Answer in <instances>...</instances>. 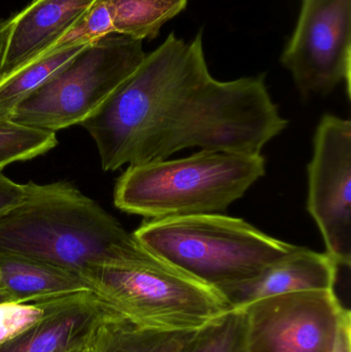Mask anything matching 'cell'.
<instances>
[{"label": "cell", "mask_w": 351, "mask_h": 352, "mask_svg": "<svg viewBox=\"0 0 351 352\" xmlns=\"http://www.w3.org/2000/svg\"><path fill=\"white\" fill-rule=\"evenodd\" d=\"M240 309L247 352H332L344 307L327 289L272 296Z\"/></svg>", "instance_id": "ba28073f"}, {"label": "cell", "mask_w": 351, "mask_h": 352, "mask_svg": "<svg viewBox=\"0 0 351 352\" xmlns=\"http://www.w3.org/2000/svg\"><path fill=\"white\" fill-rule=\"evenodd\" d=\"M80 126L102 170L115 171L185 148L261 154L288 121L264 74L229 82L210 74L199 31L191 41L170 33Z\"/></svg>", "instance_id": "6da1fadb"}, {"label": "cell", "mask_w": 351, "mask_h": 352, "mask_svg": "<svg viewBox=\"0 0 351 352\" xmlns=\"http://www.w3.org/2000/svg\"><path fill=\"white\" fill-rule=\"evenodd\" d=\"M89 45V43H88ZM86 43L52 47L14 69L0 76V119H8L14 109L41 88L56 72L71 61Z\"/></svg>", "instance_id": "9a60e30c"}, {"label": "cell", "mask_w": 351, "mask_h": 352, "mask_svg": "<svg viewBox=\"0 0 351 352\" xmlns=\"http://www.w3.org/2000/svg\"><path fill=\"white\" fill-rule=\"evenodd\" d=\"M265 173L262 154L199 151L128 166L115 184L113 203L148 219L223 213Z\"/></svg>", "instance_id": "277c9868"}, {"label": "cell", "mask_w": 351, "mask_h": 352, "mask_svg": "<svg viewBox=\"0 0 351 352\" xmlns=\"http://www.w3.org/2000/svg\"><path fill=\"white\" fill-rule=\"evenodd\" d=\"M133 235L157 258L222 295L299 248L222 213L150 219Z\"/></svg>", "instance_id": "3957f363"}, {"label": "cell", "mask_w": 351, "mask_h": 352, "mask_svg": "<svg viewBox=\"0 0 351 352\" xmlns=\"http://www.w3.org/2000/svg\"><path fill=\"white\" fill-rule=\"evenodd\" d=\"M70 352H89L88 351V345L84 347H82V349H76V351H72Z\"/></svg>", "instance_id": "603a6c76"}, {"label": "cell", "mask_w": 351, "mask_h": 352, "mask_svg": "<svg viewBox=\"0 0 351 352\" xmlns=\"http://www.w3.org/2000/svg\"><path fill=\"white\" fill-rule=\"evenodd\" d=\"M198 331L144 328L106 309L93 331L88 351L187 352Z\"/></svg>", "instance_id": "5bb4252c"}, {"label": "cell", "mask_w": 351, "mask_h": 352, "mask_svg": "<svg viewBox=\"0 0 351 352\" xmlns=\"http://www.w3.org/2000/svg\"><path fill=\"white\" fill-rule=\"evenodd\" d=\"M307 210L338 266L351 264V122L321 118L308 168Z\"/></svg>", "instance_id": "9c48e42d"}, {"label": "cell", "mask_w": 351, "mask_h": 352, "mask_svg": "<svg viewBox=\"0 0 351 352\" xmlns=\"http://www.w3.org/2000/svg\"><path fill=\"white\" fill-rule=\"evenodd\" d=\"M282 63L303 96L346 84L350 97L351 0H302Z\"/></svg>", "instance_id": "52a82bcc"}, {"label": "cell", "mask_w": 351, "mask_h": 352, "mask_svg": "<svg viewBox=\"0 0 351 352\" xmlns=\"http://www.w3.org/2000/svg\"><path fill=\"white\" fill-rule=\"evenodd\" d=\"M332 352H351V314L344 307L338 324L337 335Z\"/></svg>", "instance_id": "44dd1931"}, {"label": "cell", "mask_w": 351, "mask_h": 352, "mask_svg": "<svg viewBox=\"0 0 351 352\" xmlns=\"http://www.w3.org/2000/svg\"><path fill=\"white\" fill-rule=\"evenodd\" d=\"M105 310L92 291L70 296L36 324L0 343V352H70L82 349L88 345Z\"/></svg>", "instance_id": "8fae6325"}, {"label": "cell", "mask_w": 351, "mask_h": 352, "mask_svg": "<svg viewBox=\"0 0 351 352\" xmlns=\"http://www.w3.org/2000/svg\"><path fill=\"white\" fill-rule=\"evenodd\" d=\"M82 276L106 309L144 328L200 330L232 310L222 294L175 271L100 266Z\"/></svg>", "instance_id": "8992f818"}, {"label": "cell", "mask_w": 351, "mask_h": 352, "mask_svg": "<svg viewBox=\"0 0 351 352\" xmlns=\"http://www.w3.org/2000/svg\"><path fill=\"white\" fill-rule=\"evenodd\" d=\"M0 273L12 303H43L92 291L80 273L23 256H0Z\"/></svg>", "instance_id": "4fadbf2b"}, {"label": "cell", "mask_w": 351, "mask_h": 352, "mask_svg": "<svg viewBox=\"0 0 351 352\" xmlns=\"http://www.w3.org/2000/svg\"><path fill=\"white\" fill-rule=\"evenodd\" d=\"M338 266L327 254L299 246L251 280L223 293L232 309H240L263 298L304 291L334 289Z\"/></svg>", "instance_id": "7c38bea8"}, {"label": "cell", "mask_w": 351, "mask_h": 352, "mask_svg": "<svg viewBox=\"0 0 351 352\" xmlns=\"http://www.w3.org/2000/svg\"><path fill=\"white\" fill-rule=\"evenodd\" d=\"M25 190L24 200L0 215V256L32 258L82 275L100 266L179 272L70 182H29Z\"/></svg>", "instance_id": "7a4b0ae2"}, {"label": "cell", "mask_w": 351, "mask_h": 352, "mask_svg": "<svg viewBox=\"0 0 351 352\" xmlns=\"http://www.w3.org/2000/svg\"><path fill=\"white\" fill-rule=\"evenodd\" d=\"M58 144L53 132L41 131L0 119V171L8 165L47 154Z\"/></svg>", "instance_id": "e0dca14e"}, {"label": "cell", "mask_w": 351, "mask_h": 352, "mask_svg": "<svg viewBox=\"0 0 351 352\" xmlns=\"http://www.w3.org/2000/svg\"><path fill=\"white\" fill-rule=\"evenodd\" d=\"M242 309H232L198 331L187 352H247Z\"/></svg>", "instance_id": "ac0fdd59"}, {"label": "cell", "mask_w": 351, "mask_h": 352, "mask_svg": "<svg viewBox=\"0 0 351 352\" xmlns=\"http://www.w3.org/2000/svg\"><path fill=\"white\" fill-rule=\"evenodd\" d=\"M68 297L43 303H8L0 305V343L12 338L29 327L36 324L41 318L59 308Z\"/></svg>", "instance_id": "d6986e66"}, {"label": "cell", "mask_w": 351, "mask_h": 352, "mask_svg": "<svg viewBox=\"0 0 351 352\" xmlns=\"http://www.w3.org/2000/svg\"><path fill=\"white\" fill-rule=\"evenodd\" d=\"M25 184H18L0 171V215L18 206L25 197Z\"/></svg>", "instance_id": "ffe728a7"}, {"label": "cell", "mask_w": 351, "mask_h": 352, "mask_svg": "<svg viewBox=\"0 0 351 352\" xmlns=\"http://www.w3.org/2000/svg\"><path fill=\"white\" fill-rule=\"evenodd\" d=\"M95 0H32L0 24V76L51 47Z\"/></svg>", "instance_id": "30bf717a"}, {"label": "cell", "mask_w": 351, "mask_h": 352, "mask_svg": "<svg viewBox=\"0 0 351 352\" xmlns=\"http://www.w3.org/2000/svg\"><path fill=\"white\" fill-rule=\"evenodd\" d=\"M113 22V33L130 38H156L168 21L187 8L189 0H104Z\"/></svg>", "instance_id": "2e32d148"}, {"label": "cell", "mask_w": 351, "mask_h": 352, "mask_svg": "<svg viewBox=\"0 0 351 352\" xmlns=\"http://www.w3.org/2000/svg\"><path fill=\"white\" fill-rule=\"evenodd\" d=\"M142 41L113 34L87 45L22 101L8 120L56 133L80 125L140 65Z\"/></svg>", "instance_id": "5b68a950"}, {"label": "cell", "mask_w": 351, "mask_h": 352, "mask_svg": "<svg viewBox=\"0 0 351 352\" xmlns=\"http://www.w3.org/2000/svg\"><path fill=\"white\" fill-rule=\"evenodd\" d=\"M8 303H12V299L10 294H8L5 285H4L3 280H2L1 273H0V305Z\"/></svg>", "instance_id": "7402d4cb"}]
</instances>
